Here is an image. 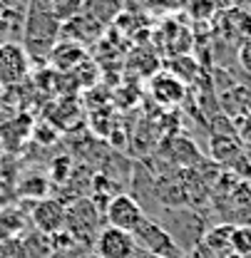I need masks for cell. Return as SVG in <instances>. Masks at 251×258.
<instances>
[{
	"mask_svg": "<svg viewBox=\"0 0 251 258\" xmlns=\"http://www.w3.org/2000/svg\"><path fill=\"white\" fill-rule=\"evenodd\" d=\"M132 236L142 253H149L155 258H187V253L177 246V241L149 216L142 219V224L132 231Z\"/></svg>",
	"mask_w": 251,
	"mask_h": 258,
	"instance_id": "277c9868",
	"label": "cell"
},
{
	"mask_svg": "<svg viewBox=\"0 0 251 258\" xmlns=\"http://www.w3.org/2000/svg\"><path fill=\"white\" fill-rule=\"evenodd\" d=\"M23 28H25V18H23V13L18 8L3 10L0 13V45L23 37Z\"/></svg>",
	"mask_w": 251,
	"mask_h": 258,
	"instance_id": "9a60e30c",
	"label": "cell"
},
{
	"mask_svg": "<svg viewBox=\"0 0 251 258\" xmlns=\"http://www.w3.org/2000/svg\"><path fill=\"white\" fill-rule=\"evenodd\" d=\"M169 75H174L182 85H191V82H196L199 80V72H202V67L199 62L191 57V55H177V57H172L167 67H164Z\"/></svg>",
	"mask_w": 251,
	"mask_h": 258,
	"instance_id": "5bb4252c",
	"label": "cell"
},
{
	"mask_svg": "<svg viewBox=\"0 0 251 258\" xmlns=\"http://www.w3.org/2000/svg\"><path fill=\"white\" fill-rule=\"evenodd\" d=\"M47 57L53 60V64H55L58 70H72L75 64L82 62V57H85V50H82V45L65 40L63 45L58 42V45L50 50V55H47Z\"/></svg>",
	"mask_w": 251,
	"mask_h": 258,
	"instance_id": "4fadbf2b",
	"label": "cell"
},
{
	"mask_svg": "<svg viewBox=\"0 0 251 258\" xmlns=\"http://www.w3.org/2000/svg\"><path fill=\"white\" fill-rule=\"evenodd\" d=\"M28 72V52L18 42L0 45V82L13 85Z\"/></svg>",
	"mask_w": 251,
	"mask_h": 258,
	"instance_id": "9c48e42d",
	"label": "cell"
},
{
	"mask_svg": "<svg viewBox=\"0 0 251 258\" xmlns=\"http://www.w3.org/2000/svg\"><path fill=\"white\" fill-rule=\"evenodd\" d=\"M32 226L45 236H55L65 231V204L60 199H40L32 206Z\"/></svg>",
	"mask_w": 251,
	"mask_h": 258,
	"instance_id": "ba28073f",
	"label": "cell"
},
{
	"mask_svg": "<svg viewBox=\"0 0 251 258\" xmlns=\"http://www.w3.org/2000/svg\"><path fill=\"white\" fill-rule=\"evenodd\" d=\"M92 248L97 258H137L142 253L132 233L112 228V226H105L99 231Z\"/></svg>",
	"mask_w": 251,
	"mask_h": 258,
	"instance_id": "8992f818",
	"label": "cell"
},
{
	"mask_svg": "<svg viewBox=\"0 0 251 258\" xmlns=\"http://www.w3.org/2000/svg\"><path fill=\"white\" fill-rule=\"evenodd\" d=\"M149 95L159 107H177L187 99V85H182L167 70H157L149 77Z\"/></svg>",
	"mask_w": 251,
	"mask_h": 258,
	"instance_id": "52a82bcc",
	"label": "cell"
},
{
	"mask_svg": "<svg viewBox=\"0 0 251 258\" xmlns=\"http://www.w3.org/2000/svg\"><path fill=\"white\" fill-rule=\"evenodd\" d=\"M231 253L239 258L251 256V226H234V231H231Z\"/></svg>",
	"mask_w": 251,
	"mask_h": 258,
	"instance_id": "ac0fdd59",
	"label": "cell"
},
{
	"mask_svg": "<svg viewBox=\"0 0 251 258\" xmlns=\"http://www.w3.org/2000/svg\"><path fill=\"white\" fill-rule=\"evenodd\" d=\"M164 214L172 216V219H164V224L159 226L177 241V246L184 253H191L202 243V238L207 233L202 214L196 209H187V206H182V209H164Z\"/></svg>",
	"mask_w": 251,
	"mask_h": 258,
	"instance_id": "7a4b0ae2",
	"label": "cell"
},
{
	"mask_svg": "<svg viewBox=\"0 0 251 258\" xmlns=\"http://www.w3.org/2000/svg\"><path fill=\"white\" fill-rule=\"evenodd\" d=\"M164 152H167V157L172 161H177V164H182V166H196L199 161L204 159L202 157V152L196 149V144L189 139V137H172L167 144H164Z\"/></svg>",
	"mask_w": 251,
	"mask_h": 258,
	"instance_id": "30bf717a",
	"label": "cell"
},
{
	"mask_svg": "<svg viewBox=\"0 0 251 258\" xmlns=\"http://www.w3.org/2000/svg\"><path fill=\"white\" fill-rule=\"evenodd\" d=\"M241 152H244V144L236 137H212V142H209L212 161H217L221 169H226Z\"/></svg>",
	"mask_w": 251,
	"mask_h": 258,
	"instance_id": "7c38bea8",
	"label": "cell"
},
{
	"mask_svg": "<svg viewBox=\"0 0 251 258\" xmlns=\"http://www.w3.org/2000/svg\"><path fill=\"white\" fill-rule=\"evenodd\" d=\"M144 216L147 214H144L142 204L132 194H115L107 204V211H105V221L112 228H120V231H127V233H132L142 224Z\"/></svg>",
	"mask_w": 251,
	"mask_h": 258,
	"instance_id": "5b68a950",
	"label": "cell"
},
{
	"mask_svg": "<svg viewBox=\"0 0 251 258\" xmlns=\"http://www.w3.org/2000/svg\"><path fill=\"white\" fill-rule=\"evenodd\" d=\"M231 231H234V224H217L212 228H207L204 238L199 246H204L209 253H214L217 258H226L231 253Z\"/></svg>",
	"mask_w": 251,
	"mask_h": 258,
	"instance_id": "8fae6325",
	"label": "cell"
},
{
	"mask_svg": "<svg viewBox=\"0 0 251 258\" xmlns=\"http://www.w3.org/2000/svg\"><path fill=\"white\" fill-rule=\"evenodd\" d=\"M63 32V23L53 15L47 0H30L25 28H23V42L25 52L32 57L50 55V50L58 45V35Z\"/></svg>",
	"mask_w": 251,
	"mask_h": 258,
	"instance_id": "6da1fadb",
	"label": "cell"
},
{
	"mask_svg": "<svg viewBox=\"0 0 251 258\" xmlns=\"http://www.w3.org/2000/svg\"><path fill=\"white\" fill-rule=\"evenodd\" d=\"M234 8L239 13H244L246 18H251V0H234Z\"/></svg>",
	"mask_w": 251,
	"mask_h": 258,
	"instance_id": "7402d4cb",
	"label": "cell"
},
{
	"mask_svg": "<svg viewBox=\"0 0 251 258\" xmlns=\"http://www.w3.org/2000/svg\"><path fill=\"white\" fill-rule=\"evenodd\" d=\"M35 137H40L37 142H42V144H53V142H55V137H58V132H53L50 124H42V127L35 129Z\"/></svg>",
	"mask_w": 251,
	"mask_h": 258,
	"instance_id": "44dd1931",
	"label": "cell"
},
{
	"mask_svg": "<svg viewBox=\"0 0 251 258\" xmlns=\"http://www.w3.org/2000/svg\"><path fill=\"white\" fill-rule=\"evenodd\" d=\"M142 8L157 10V13H169V10H179L187 0H137Z\"/></svg>",
	"mask_w": 251,
	"mask_h": 258,
	"instance_id": "d6986e66",
	"label": "cell"
},
{
	"mask_svg": "<svg viewBox=\"0 0 251 258\" xmlns=\"http://www.w3.org/2000/svg\"><path fill=\"white\" fill-rule=\"evenodd\" d=\"M20 246H23L25 258H47L53 253V238L40 231H35L28 238H20Z\"/></svg>",
	"mask_w": 251,
	"mask_h": 258,
	"instance_id": "2e32d148",
	"label": "cell"
},
{
	"mask_svg": "<svg viewBox=\"0 0 251 258\" xmlns=\"http://www.w3.org/2000/svg\"><path fill=\"white\" fill-rule=\"evenodd\" d=\"M65 231L70 233V238L75 243L85 241L87 246H94V241L102 231V219L90 199L80 196L70 206H65Z\"/></svg>",
	"mask_w": 251,
	"mask_h": 258,
	"instance_id": "3957f363",
	"label": "cell"
},
{
	"mask_svg": "<svg viewBox=\"0 0 251 258\" xmlns=\"http://www.w3.org/2000/svg\"><path fill=\"white\" fill-rule=\"evenodd\" d=\"M236 62L251 77V37L239 42V47H236Z\"/></svg>",
	"mask_w": 251,
	"mask_h": 258,
	"instance_id": "ffe728a7",
	"label": "cell"
},
{
	"mask_svg": "<svg viewBox=\"0 0 251 258\" xmlns=\"http://www.w3.org/2000/svg\"><path fill=\"white\" fill-rule=\"evenodd\" d=\"M82 3H85V0H47L53 15H55L63 25L82 13Z\"/></svg>",
	"mask_w": 251,
	"mask_h": 258,
	"instance_id": "e0dca14e",
	"label": "cell"
}]
</instances>
